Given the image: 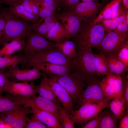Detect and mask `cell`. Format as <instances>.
<instances>
[{
	"label": "cell",
	"instance_id": "10",
	"mask_svg": "<svg viewBox=\"0 0 128 128\" xmlns=\"http://www.w3.org/2000/svg\"><path fill=\"white\" fill-rule=\"evenodd\" d=\"M128 39V36H121L112 31L105 33L101 42L96 48L100 53L105 56L110 54L116 55Z\"/></svg>",
	"mask_w": 128,
	"mask_h": 128
},
{
	"label": "cell",
	"instance_id": "33",
	"mask_svg": "<svg viewBox=\"0 0 128 128\" xmlns=\"http://www.w3.org/2000/svg\"><path fill=\"white\" fill-rule=\"evenodd\" d=\"M116 56L128 69V39L119 51Z\"/></svg>",
	"mask_w": 128,
	"mask_h": 128
},
{
	"label": "cell",
	"instance_id": "23",
	"mask_svg": "<svg viewBox=\"0 0 128 128\" xmlns=\"http://www.w3.org/2000/svg\"><path fill=\"white\" fill-rule=\"evenodd\" d=\"M55 46L59 49L70 61L77 55L76 46L73 41L64 40L61 42H55Z\"/></svg>",
	"mask_w": 128,
	"mask_h": 128
},
{
	"label": "cell",
	"instance_id": "35",
	"mask_svg": "<svg viewBox=\"0 0 128 128\" xmlns=\"http://www.w3.org/2000/svg\"><path fill=\"white\" fill-rule=\"evenodd\" d=\"M100 84L103 92L106 98L110 101L118 95L119 94L114 88L100 81Z\"/></svg>",
	"mask_w": 128,
	"mask_h": 128
},
{
	"label": "cell",
	"instance_id": "25",
	"mask_svg": "<svg viewBox=\"0 0 128 128\" xmlns=\"http://www.w3.org/2000/svg\"><path fill=\"white\" fill-rule=\"evenodd\" d=\"M121 94L110 101L108 104L110 110L118 120H120L124 116L126 108Z\"/></svg>",
	"mask_w": 128,
	"mask_h": 128
},
{
	"label": "cell",
	"instance_id": "44",
	"mask_svg": "<svg viewBox=\"0 0 128 128\" xmlns=\"http://www.w3.org/2000/svg\"><path fill=\"white\" fill-rule=\"evenodd\" d=\"M119 125L118 127L119 128H128V112L125 114L124 116L120 120Z\"/></svg>",
	"mask_w": 128,
	"mask_h": 128
},
{
	"label": "cell",
	"instance_id": "1",
	"mask_svg": "<svg viewBox=\"0 0 128 128\" xmlns=\"http://www.w3.org/2000/svg\"><path fill=\"white\" fill-rule=\"evenodd\" d=\"M76 56L71 61V72L87 84L99 79L95 69L94 53L88 46L76 47Z\"/></svg>",
	"mask_w": 128,
	"mask_h": 128
},
{
	"label": "cell",
	"instance_id": "53",
	"mask_svg": "<svg viewBox=\"0 0 128 128\" xmlns=\"http://www.w3.org/2000/svg\"><path fill=\"white\" fill-rule=\"evenodd\" d=\"M102 2L105 4V3L109 2L111 0H101Z\"/></svg>",
	"mask_w": 128,
	"mask_h": 128
},
{
	"label": "cell",
	"instance_id": "50",
	"mask_svg": "<svg viewBox=\"0 0 128 128\" xmlns=\"http://www.w3.org/2000/svg\"><path fill=\"white\" fill-rule=\"evenodd\" d=\"M5 25V20L2 15L0 14V40Z\"/></svg>",
	"mask_w": 128,
	"mask_h": 128
},
{
	"label": "cell",
	"instance_id": "27",
	"mask_svg": "<svg viewBox=\"0 0 128 128\" xmlns=\"http://www.w3.org/2000/svg\"><path fill=\"white\" fill-rule=\"evenodd\" d=\"M126 78L110 72L106 75L101 81L114 88L119 94H120L123 81Z\"/></svg>",
	"mask_w": 128,
	"mask_h": 128
},
{
	"label": "cell",
	"instance_id": "18",
	"mask_svg": "<svg viewBox=\"0 0 128 128\" xmlns=\"http://www.w3.org/2000/svg\"><path fill=\"white\" fill-rule=\"evenodd\" d=\"M32 114L49 128H62L60 120L54 115L33 106L30 107Z\"/></svg>",
	"mask_w": 128,
	"mask_h": 128
},
{
	"label": "cell",
	"instance_id": "19",
	"mask_svg": "<svg viewBox=\"0 0 128 128\" xmlns=\"http://www.w3.org/2000/svg\"><path fill=\"white\" fill-rule=\"evenodd\" d=\"M42 75L43 77L41 79L40 83L35 86L37 93L41 96L57 104L59 101L48 82V77L44 74H43Z\"/></svg>",
	"mask_w": 128,
	"mask_h": 128
},
{
	"label": "cell",
	"instance_id": "29",
	"mask_svg": "<svg viewBox=\"0 0 128 128\" xmlns=\"http://www.w3.org/2000/svg\"><path fill=\"white\" fill-rule=\"evenodd\" d=\"M118 119L109 109L103 111L99 128H117Z\"/></svg>",
	"mask_w": 128,
	"mask_h": 128
},
{
	"label": "cell",
	"instance_id": "28",
	"mask_svg": "<svg viewBox=\"0 0 128 128\" xmlns=\"http://www.w3.org/2000/svg\"><path fill=\"white\" fill-rule=\"evenodd\" d=\"M96 74L98 76L106 75L110 73L108 70L106 56L101 53H94Z\"/></svg>",
	"mask_w": 128,
	"mask_h": 128
},
{
	"label": "cell",
	"instance_id": "47",
	"mask_svg": "<svg viewBox=\"0 0 128 128\" xmlns=\"http://www.w3.org/2000/svg\"><path fill=\"white\" fill-rule=\"evenodd\" d=\"M55 7L59 11L60 10L58 0H43Z\"/></svg>",
	"mask_w": 128,
	"mask_h": 128
},
{
	"label": "cell",
	"instance_id": "20",
	"mask_svg": "<svg viewBox=\"0 0 128 128\" xmlns=\"http://www.w3.org/2000/svg\"><path fill=\"white\" fill-rule=\"evenodd\" d=\"M105 56L108 68L110 72L124 78H127L125 73L128 71V69L126 68L116 55L110 54Z\"/></svg>",
	"mask_w": 128,
	"mask_h": 128
},
{
	"label": "cell",
	"instance_id": "26",
	"mask_svg": "<svg viewBox=\"0 0 128 128\" xmlns=\"http://www.w3.org/2000/svg\"><path fill=\"white\" fill-rule=\"evenodd\" d=\"M4 45L0 49V56L11 55L22 48L25 42L24 40H14Z\"/></svg>",
	"mask_w": 128,
	"mask_h": 128
},
{
	"label": "cell",
	"instance_id": "49",
	"mask_svg": "<svg viewBox=\"0 0 128 128\" xmlns=\"http://www.w3.org/2000/svg\"><path fill=\"white\" fill-rule=\"evenodd\" d=\"M20 0H0V3H4L9 6L18 3Z\"/></svg>",
	"mask_w": 128,
	"mask_h": 128
},
{
	"label": "cell",
	"instance_id": "37",
	"mask_svg": "<svg viewBox=\"0 0 128 128\" xmlns=\"http://www.w3.org/2000/svg\"><path fill=\"white\" fill-rule=\"evenodd\" d=\"M103 114L102 111L96 116L80 127L82 128H99Z\"/></svg>",
	"mask_w": 128,
	"mask_h": 128
},
{
	"label": "cell",
	"instance_id": "3",
	"mask_svg": "<svg viewBox=\"0 0 128 128\" xmlns=\"http://www.w3.org/2000/svg\"><path fill=\"white\" fill-rule=\"evenodd\" d=\"M105 32L100 23L95 24L93 20L82 21L78 31L71 39L76 47H96L103 39Z\"/></svg>",
	"mask_w": 128,
	"mask_h": 128
},
{
	"label": "cell",
	"instance_id": "39",
	"mask_svg": "<svg viewBox=\"0 0 128 128\" xmlns=\"http://www.w3.org/2000/svg\"><path fill=\"white\" fill-rule=\"evenodd\" d=\"M128 24L125 19H119L117 27L113 31L123 36H128Z\"/></svg>",
	"mask_w": 128,
	"mask_h": 128
},
{
	"label": "cell",
	"instance_id": "8",
	"mask_svg": "<svg viewBox=\"0 0 128 128\" xmlns=\"http://www.w3.org/2000/svg\"><path fill=\"white\" fill-rule=\"evenodd\" d=\"M8 96L17 101L22 105L30 107L33 106L38 109L50 112L55 116L60 121L59 109L55 103L40 95L29 98H24L9 95Z\"/></svg>",
	"mask_w": 128,
	"mask_h": 128
},
{
	"label": "cell",
	"instance_id": "30",
	"mask_svg": "<svg viewBox=\"0 0 128 128\" xmlns=\"http://www.w3.org/2000/svg\"><path fill=\"white\" fill-rule=\"evenodd\" d=\"M23 60L21 54L0 56V69L21 64Z\"/></svg>",
	"mask_w": 128,
	"mask_h": 128
},
{
	"label": "cell",
	"instance_id": "7",
	"mask_svg": "<svg viewBox=\"0 0 128 128\" xmlns=\"http://www.w3.org/2000/svg\"><path fill=\"white\" fill-rule=\"evenodd\" d=\"M26 38L24 46L19 53L27 55L55 47V42L48 40L32 31Z\"/></svg>",
	"mask_w": 128,
	"mask_h": 128
},
{
	"label": "cell",
	"instance_id": "16",
	"mask_svg": "<svg viewBox=\"0 0 128 128\" xmlns=\"http://www.w3.org/2000/svg\"><path fill=\"white\" fill-rule=\"evenodd\" d=\"M48 80L58 100L70 115L74 110V103L71 96L67 91L55 81L48 77Z\"/></svg>",
	"mask_w": 128,
	"mask_h": 128
},
{
	"label": "cell",
	"instance_id": "9",
	"mask_svg": "<svg viewBox=\"0 0 128 128\" xmlns=\"http://www.w3.org/2000/svg\"><path fill=\"white\" fill-rule=\"evenodd\" d=\"M100 81L98 79L87 84L79 96L77 104V109L85 104L99 103L109 100L106 98L103 93L100 84Z\"/></svg>",
	"mask_w": 128,
	"mask_h": 128
},
{
	"label": "cell",
	"instance_id": "52",
	"mask_svg": "<svg viewBox=\"0 0 128 128\" xmlns=\"http://www.w3.org/2000/svg\"><path fill=\"white\" fill-rule=\"evenodd\" d=\"M122 2L125 9L128 10V0H122Z\"/></svg>",
	"mask_w": 128,
	"mask_h": 128
},
{
	"label": "cell",
	"instance_id": "13",
	"mask_svg": "<svg viewBox=\"0 0 128 128\" xmlns=\"http://www.w3.org/2000/svg\"><path fill=\"white\" fill-rule=\"evenodd\" d=\"M56 17L60 21L65 30L66 36L65 40H69L78 31L82 21L72 11H62L56 13Z\"/></svg>",
	"mask_w": 128,
	"mask_h": 128
},
{
	"label": "cell",
	"instance_id": "42",
	"mask_svg": "<svg viewBox=\"0 0 128 128\" xmlns=\"http://www.w3.org/2000/svg\"><path fill=\"white\" fill-rule=\"evenodd\" d=\"M121 95L125 102L127 110L128 109V78L124 79Z\"/></svg>",
	"mask_w": 128,
	"mask_h": 128
},
{
	"label": "cell",
	"instance_id": "17",
	"mask_svg": "<svg viewBox=\"0 0 128 128\" xmlns=\"http://www.w3.org/2000/svg\"><path fill=\"white\" fill-rule=\"evenodd\" d=\"M36 67L39 69L43 74L63 75L70 73L71 69L69 67L44 62L33 64L31 68Z\"/></svg>",
	"mask_w": 128,
	"mask_h": 128
},
{
	"label": "cell",
	"instance_id": "38",
	"mask_svg": "<svg viewBox=\"0 0 128 128\" xmlns=\"http://www.w3.org/2000/svg\"><path fill=\"white\" fill-rule=\"evenodd\" d=\"M47 128V127L33 114L29 117L25 128Z\"/></svg>",
	"mask_w": 128,
	"mask_h": 128
},
{
	"label": "cell",
	"instance_id": "51",
	"mask_svg": "<svg viewBox=\"0 0 128 128\" xmlns=\"http://www.w3.org/2000/svg\"><path fill=\"white\" fill-rule=\"evenodd\" d=\"M58 20L57 18L55 16V17L49 24L48 26L47 29V33L49 32L54 26L55 23Z\"/></svg>",
	"mask_w": 128,
	"mask_h": 128
},
{
	"label": "cell",
	"instance_id": "12",
	"mask_svg": "<svg viewBox=\"0 0 128 128\" xmlns=\"http://www.w3.org/2000/svg\"><path fill=\"white\" fill-rule=\"evenodd\" d=\"M32 68L21 69L18 65L8 67L6 71L9 81L12 82H30L39 79L43 75L42 72L38 68L35 67Z\"/></svg>",
	"mask_w": 128,
	"mask_h": 128
},
{
	"label": "cell",
	"instance_id": "32",
	"mask_svg": "<svg viewBox=\"0 0 128 128\" xmlns=\"http://www.w3.org/2000/svg\"><path fill=\"white\" fill-rule=\"evenodd\" d=\"M21 105L18 102L6 96L0 95V114Z\"/></svg>",
	"mask_w": 128,
	"mask_h": 128
},
{
	"label": "cell",
	"instance_id": "4",
	"mask_svg": "<svg viewBox=\"0 0 128 128\" xmlns=\"http://www.w3.org/2000/svg\"><path fill=\"white\" fill-rule=\"evenodd\" d=\"M22 55L23 58L21 64L22 69H29L34 64L47 62L67 66L71 69V61L56 47L30 55Z\"/></svg>",
	"mask_w": 128,
	"mask_h": 128
},
{
	"label": "cell",
	"instance_id": "40",
	"mask_svg": "<svg viewBox=\"0 0 128 128\" xmlns=\"http://www.w3.org/2000/svg\"><path fill=\"white\" fill-rule=\"evenodd\" d=\"M33 31L38 34L45 38L47 33V29L48 25L44 21L40 24L38 22L33 24Z\"/></svg>",
	"mask_w": 128,
	"mask_h": 128
},
{
	"label": "cell",
	"instance_id": "6",
	"mask_svg": "<svg viewBox=\"0 0 128 128\" xmlns=\"http://www.w3.org/2000/svg\"><path fill=\"white\" fill-rule=\"evenodd\" d=\"M110 101L107 99L99 103L85 104L73 110L70 114L71 118L75 124L82 126L107 107Z\"/></svg>",
	"mask_w": 128,
	"mask_h": 128
},
{
	"label": "cell",
	"instance_id": "36",
	"mask_svg": "<svg viewBox=\"0 0 128 128\" xmlns=\"http://www.w3.org/2000/svg\"><path fill=\"white\" fill-rule=\"evenodd\" d=\"M60 10L63 11H72L79 3L80 0H58Z\"/></svg>",
	"mask_w": 128,
	"mask_h": 128
},
{
	"label": "cell",
	"instance_id": "15",
	"mask_svg": "<svg viewBox=\"0 0 128 128\" xmlns=\"http://www.w3.org/2000/svg\"><path fill=\"white\" fill-rule=\"evenodd\" d=\"M35 85L33 82H12L9 81L4 92L11 96L24 98H29L36 96Z\"/></svg>",
	"mask_w": 128,
	"mask_h": 128
},
{
	"label": "cell",
	"instance_id": "2",
	"mask_svg": "<svg viewBox=\"0 0 128 128\" xmlns=\"http://www.w3.org/2000/svg\"><path fill=\"white\" fill-rule=\"evenodd\" d=\"M1 14L5 21V25L0 40V45L14 40H24L33 29V25L17 17L7 9L0 8Z\"/></svg>",
	"mask_w": 128,
	"mask_h": 128
},
{
	"label": "cell",
	"instance_id": "43",
	"mask_svg": "<svg viewBox=\"0 0 128 128\" xmlns=\"http://www.w3.org/2000/svg\"><path fill=\"white\" fill-rule=\"evenodd\" d=\"M56 12L49 10L46 9L39 10V15L41 19L39 21L40 22L45 18L56 15Z\"/></svg>",
	"mask_w": 128,
	"mask_h": 128
},
{
	"label": "cell",
	"instance_id": "22",
	"mask_svg": "<svg viewBox=\"0 0 128 128\" xmlns=\"http://www.w3.org/2000/svg\"><path fill=\"white\" fill-rule=\"evenodd\" d=\"M7 9L15 16L33 24L37 22L39 18L26 10L19 3L9 6Z\"/></svg>",
	"mask_w": 128,
	"mask_h": 128
},
{
	"label": "cell",
	"instance_id": "24",
	"mask_svg": "<svg viewBox=\"0 0 128 128\" xmlns=\"http://www.w3.org/2000/svg\"><path fill=\"white\" fill-rule=\"evenodd\" d=\"M65 30L61 23L58 20L54 26L46 34L45 38L54 42H61L66 38Z\"/></svg>",
	"mask_w": 128,
	"mask_h": 128
},
{
	"label": "cell",
	"instance_id": "55",
	"mask_svg": "<svg viewBox=\"0 0 128 128\" xmlns=\"http://www.w3.org/2000/svg\"><path fill=\"white\" fill-rule=\"evenodd\" d=\"M0 14H1V9H0Z\"/></svg>",
	"mask_w": 128,
	"mask_h": 128
},
{
	"label": "cell",
	"instance_id": "31",
	"mask_svg": "<svg viewBox=\"0 0 128 128\" xmlns=\"http://www.w3.org/2000/svg\"><path fill=\"white\" fill-rule=\"evenodd\" d=\"M59 109L60 120L62 128H74V123L72 121L70 114L59 102L57 103Z\"/></svg>",
	"mask_w": 128,
	"mask_h": 128
},
{
	"label": "cell",
	"instance_id": "14",
	"mask_svg": "<svg viewBox=\"0 0 128 128\" xmlns=\"http://www.w3.org/2000/svg\"><path fill=\"white\" fill-rule=\"evenodd\" d=\"M105 4L97 1L82 2L72 11L82 21L92 20L102 10Z\"/></svg>",
	"mask_w": 128,
	"mask_h": 128
},
{
	"label": "cell",
	"instance_id": "41",
	"mask_svg": "<svg viewBox=\"0 0 128 128\" xmlns=\"http://www.w3.org/2000/svg\"><path fill=\"white\" fill-rule=\"evenodd\" d=\"M8 81L6 70L5 69H0V95L4 93Z\"/></svg>",
	"mask_w": 128,
	"mask_h": 128
},
{
	"label": "cell",
	"instance_id": "34",
	"mask_svg": "<svg viewBox=\"0 0 128 128\" xmlns=\"http://www.w3.org/2000/svg\"><path fill=\"white\" fill-rule=\"evenodd\" d=\"M119 17L114 19H103L100 22L107 33L113 31L117 27L118 24Z\"/></svg>",
	"mask_w": 128,
	"mask_h": 128
},
{
	"label": "cell",
	"instance_id": "11",
	"mask_svg": "<svg viewBox=\"0 0 128 128\" xmlns=\"http://www.w3.org/2000/svg\"><path fill=\"white\" fill-rule=\"evenodd\" d=\"M31 114L32 112L30 107L22 105L1 113L0 116L8 123L12 128H25L29 118L28 115Z\"/></svg>",
	"mask_w": 128,
	"mask_h": 128
},
{
	"label": "cell",
	"instance_id": "46",
	"mask_svg": "<svg viewBox=\"0 0 128 128\" xmlns=\"http://www.w3.org/2000/svg\"><path fill=\"white\" fill-rule=\"evenodd\" d=\"M34 15L39 18V10L33 0H29Z\"/></svg>",
	"mask_w": 128,
	"mask_h": 128
},
{
	"label": "cell",
	"instance_id": "54",
	"mask_svg": "<svg viewBox=\"0 0 128 128\" xmlns=\"http://www.w3.org/2000/svg\"><path fill=\"white\" fill-rule=\"evenodd\" d=\"M82 2H90L92 1H96L97 0H81Z\"/></svg>",
	"mask_w": 128,
	"mask_h": 128
},
{
	"label": "cell",
	"instance_id": "21",
	"mask_svg": "<svg viewBox=\"0 0 128 128\" xmlns=\"http://www.w3.org/2000/svg\"><path fill=\"white\" fill-rule=\"evenodd\" d=\"M122 0H111L104 6L99 13L103 19H114L119 16L122 12Z\"/></svg>",
	"mask_w": 128,
	"mask_h": 128
},
{
	"label": "cell",
	"instance_id": "45",
	"mask_svg": "<svg viewBox=\"0 0 128 128\" xmlns=\"http://www.w3.org/2000/svg\"><path fill=\"white\" fill-rule=\"evenodd\" d=\"M18 3L22 5L26 10L34 15L29 0H20Z\"/></svg>",
	"mask_w": 128,
	"mask_h": 128
},
{
	"label": "cell",
	"instance_id": "48",
	"mask_svg": "<svg viewBox=\"0 0 128 128\" xmlns=\"http://www.w3.org/2000/svg\"><path fill=\"white\" fill-rule=\"evenodd\" d=\"M0 128H12L11 126L8 123L0 116Z\"/></svg>",
	"mask_w": 128,
	"mask_h": 128
},
{
	"label": "cell",
	"instance_id": "5",
	"mask_svg": "<svg viewBox=\"0 0 128 128\" xmlns=\"http://www.w3.org/2000/svg\"><path fill=\"white\" fill-rule=\"evenodd\" d=\"M46 76L63 87L69 94L75 104H77L80 95L87 84L72 72L63 75L49 74Z\"/></svg>",
	"mask_w": 128,
	"mask_h": 128
}]
</instances>
